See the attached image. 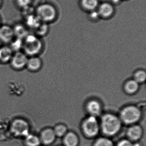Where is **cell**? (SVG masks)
Instances as JSON below:
<instances>
[{
    "label": "cell",
    "mask_w": 146,
    "mask_h": 146,
    "mask_svg": "<svg viewBox=\"0 0 146 146\" xmlns=\"http://www.w3.org/2000/svg\"><path fill=\"white\" fill-rule=\"evenodd\" d=\"M122 126L120 118L112 113H106L102 117L101 129L106 135L112 136L117 134Z\"/></svg>",
    "instance_id": "cell-1"
},
{
    "label": "cell",
    "mask_w": 146,
    "mask_h": 146,
    "mask_svg": "<svg viewBox=\"0 0 146 146\" xmlns=\"http://www.w3.org/2000/svg\"><path fill=\"white\" fill-rule=\"evenodd\" d=\"M42 48V42L36 35L29 34L23 40V48L27 56H36Z\"/></svg>",
    "instance_id": "cell-2"
},
{
    "label": "cell",
    "mask_w": 146,
    "mask_h": 146,
    "mask_svg": "<svg viewBox=\"0 0 146 146\" xmlns=\"http://www.w3.org/2000/svg\"><path fill=\"white\" fill-rule=\"evenodd\" d=\"M142 116L140 108L134 106L125 107L122 109L120 113L121 122L126 124H133L138 122Z\"/></svg>",
    "instance_id": "cell-3"
},
{
    "label": "cell",
    "mask_w": 146,
    "mask_h": 146,
    "mask_svg": "<svg viewBox=\"0 0 146 146\" xmlns=\"http://www.w3.org/2000/svg\"><path fill=\"white\" fill-rule=\"evenodd\" d=\"M35 11L36 16L43 23L52 21L56 16V11L54 7L48 4L39 5Z\"/></svg>",
    "instance_id": "cell-4"
},
{
    "label": "cell",
    "mask_w": 146,
    "mask_h": 146,
    "mask_svg": "<svg viewBox=\"0 0 146 146\" xmlns=\"http://www.w3.org/2000/svg\"><path fill=\"white\" fill-rule=\"evenodd\" d=\"M30 125L25 119L18 118L12 122L10 127L11 132L17 137H25L29 134Z\"/></svg>",
    "instance_id": "cell-5"
},
{
    "label": "cell",
    "mask_w": 146,
    "mask_h": 146,
    "mask_svg": "<svg viewBox=\"0 0 146 146\" xmlns=\"http://www.w3.org/2000/svg\"><path fill=\"white\" fill-rule=\"evenodd\" d=\"M82 129L84 134L88 137L96 136L100 129V125L96 117L90 116L84 121Z\"/></svg>",
    "instance_id": "cell-6"
},
{
    "label": "cell",
    "mask_w": 146,
    "mask_h": 146,
    "mask_svg": "<svg viewBox=\"0 0 146 146\" xmlns=\"http://www.w3.org/2000/svg\"><path fill=\"white\" fill-rule=\"evenodd\" d=\"M28 56L24 52H16L11 59V65L16 70H20L25 67L28 61Z\"/></svg>",
    "instance_id": "cell-7"
},
{
    "label": "cell",
    "mask_w": 146,
    "mask_h": 146,
    "mask_svg": "<svg viewBox=\"0 0 146 146\" xmlns=\"http://www.w3.org/2000/svg\"><path fill=\"white\" fill-rule=\"evenodd\" d=\"M13 28L7 25L0 26V41L5 43H10L14 39Z\"/></svg>",
    "instance_id": "cell-8"
},
{
    "label": "cell",
    "mask_w": 146,
    "mask_h": 146,
    "mask_svg": "<svg viewBox=\"0 0 146 146\" xmlns=\"http://www.w3.org/2000/svg\"><path fill=\"white\" fill-rule=\"evenodd\" d=\"M56 136L53 129L46 128L43 129L40 134V137L41 143L45 145H50L54 142Z\"/></svg>",
    "instance_id": "cell-9"
},
{
    "label": "cell",
    "mask_w": 146,
    "mask_h": 146,
    "mask_svg": "<svg viewBox=\"0 0 146 146\" xmlns=\"http://www.w3.org/2000/svg\"><path fill=\"white\" fill-rule=\"evenodd\" d=\"M86 109L90 116L96 117L100 114L102 108L101 104L98 101L92 100L87 103Z\"/></svg>",
    "instance_id": "cell-10"
},
{
    "label": "cell",
    "mask_w": 146,
    "mask_h": 146,
    "mask_svg": "<svg viewBox=\"0 0 146 146\" xmlns=\"http://www.w3.org/2000/svg\"><path fill=\"white\" fill-rule=\"evenodd\" d=\"M143 129L140 125H132L129 128L127 131V135L129 139L131 141H136L141 137Z\"/></svg>",
    "instance_id": "cell-11"
},
{
    "label": "cell",
    "mask_w": 146,
    "mask_h": 146,
    "mask_svg": "<svg viewBox=\"0 0 146 146\" xmlns=\"http://www.w3.org/2000/svg\"><path fill=\"white\" fill-rule=\"evenodd\" d=\"M41 60L36 56H32L28 58L26 66L31 71L35 72L39 70L42 66Z\"/></svg>",
    "instance_id": "cell-12"
},
{
    "label": "cell",
    "mask_w": 146,
    "mask_h": 146,
    "mask_svg": "<svg viewBox=\"0 0 146 146\" xmlns=\"http://www.w3.org/2000/svg\"><path fill=\"white\" fill-rule=\"evenodd\" d=\"M13 54V51L10 46H5L0 47V62L6 63L10 62Z\"/></svg>",
    "instance_id": "cell-13"
},
{
    "label": "cell",
    "mask_w": 146,
    "mask_h": 146,
    "mask_svg": "<svg viewBox=\"0 0 146 146\" xmlns=\"http://www.w3.org/2000/svg\"><path fill=\"white\" fill-rule=\"evenodd\" d=\"M78 142V137L74 132H68L64 136V143L65 146H77Z\"/></svg>",
    "instance_id": "cell-14"
},
{
    "label": "cell",
    "mask_w": 146,
    "mask_h": 146,
    "mask_svg": "<svg viewBox=\"0 0 146 146\" xmlns=\"http://www.w3.org/2000/svg\"><path fill=\"white\" fill-rule=\"evenodd\" d=\"M14 36L16 38L24 40L29 35L26 27L21 24L17 25L13 27Z\"/></svg>",
    "instance_id": "cell-15"
},
{
    "label": "cell",
    "mask_w": 146,
    "mask_h": 146,
    "mask_svg": "<svg viewBox=\"0 0 146 146\" xmlns=\"http://www.w3.org/2000/svg\"><path fill=\"white\" fill-rule=\"evenodd\" d=\"M24 142L26 146H40L41 143L39 137L30 133L25 137Z\"/></svg>",
    "instance_id": "cell-16"
},
{
    "label": "cell",
    "mask_w": 146,
    "mask_h": 146,
    "mask_svg": "<svg viewBox=\"0 0 146 146\" xmlns=\"http://www.w3.org/2000/svg\"><path fill=\"white\" fill-rule=\"evenodd\" d=\"M139 84L134 79L128 81L125 84V90L126 93L130 94H135L139 89Z\"/></svg>",
    "instance_id": "cell-17"
},
{
    "label": "cell",
    "mask_w": 146,
    "mask_h": 146,
    "mask_svg": "<svg viewBox=\"0 0 146 146\" xmlns=\"http://www.w3.org/2000/svg\"><path fill=\"white\" fill-rule=\"evenodd\" d=\"M113 12L112 7L108 4L105 3L100 6L99 9L100 14L105 17H110Z\"/></svg>",
    "instance_id": "cell-18"
},
{
    "label": "cell",
    "mask_w": 146,
    "mask_h": 146,
    "mask_svg": "<svg viewBox=\"0 0 146 146\" xmlns=\"http://www.w3.org/2000/svg\"><path fill=\"white\" fill-rule=\"evenodd\" d=\"M10 43H11V45L10 47L12 49L13 52H18L20 51L21 48H23V40L17 38L14 39V38Z\"/></svg>",
    "instance_id": "cell-19"
},
{
    "label": "cell",
    "mask_w": 146,
    "mask_h": 146,
    "mask_svg": "<svg viewBox=\"0 0 146 146\" xmlns=\"http://www.w3.org/2000/svg\"><path fill=\"white\" fill-rule=\"evenodd\" d=\"M53 130L56 137H61L64 136L67 133V128L63 124H58L56 125Z\"/></svg>",
    "instance_id": "cell-20"
},
{
    "label": "cell",
    "mask_w": 146,
    "mask_h": 146,
    "mask_svg": "<svg viewBox=\"0 0 146 146\" xmlns=\"http://www.w3.org/2000/svg\"><path fill=\"white\" fill-rule=\"evenodd\" d=\"M83 6L88 10L95 9L98 5L97 0H82Z\"/></svg>",
    "instance_id": "cell-21"
},
{
    "label": "cell",
    "mask_w": 146,
    "mask_h": 146,
    "mask_svg": "<svg viewBox=\"0 0 146 146\" xmlns=\"http://www.w3.org/2000/svg\"><path fill=\"white\" fill-rule=\"evenodd\" d=\"M146 72L143 70H139L134 74V80L138 84L142 83L146 80Z\"/></svg>",
    "instance_id": "cell-22"
},
{
    "label": "cell",
    "mask_w": 146,
    "mask_h": 146,
    "mask_svg": "<svg viewBox=\"0 0 146 146\" xmlns=\"http://www.w3.org/2000/svg\"><path fill=\"white\" fill-rule=\"evenodd\" d=\"M94 146H113V144L110 139L101 137L96 140Z\"/></svg>",
    "instance_id": "cell-23"
},
{
    "label": "cell",
    "mask_w": 146,
    "mask_h": 146,
    "mask_svg": "<svg viewBox=\"0 0 146 146\" xmlns=\"http://www.w3.org/2000/svg\"><path fill=\"white\" fill-rule=\"evenodd\" d=\"M42 23L36 29H35L36 36L44 35L47 32L48 29L47 25L45 23Z\"/></svg>",
    "instance_id": "cell-24"
},
{
    "label": "cell",
    "mask_w": 146,
    "mask_h": 146,
    "mask_svg": "<svg viewBox=\"0 0 146 146\" xmlns=\"http://www.w3.org/2000/svg\"><path fill=\"white\" fill-rule=\"evenodd\" d=\"M32 1V0H16L17 5L23 9L30 6Z\"/></svg>",
    "instance_id": "cell-25"
},
{
    "label": "cell",
    "mask_w": 146,
    "mask_h": 146,
    "mask_svg": "<svg viewBox=\"0 0 146 146\" xmlns=\"http://www.w3.org/2000/svg\"><path fill=\"white\" fill-rule=\"evenodd\" d=\"M117 146H133V144L129 140H123L118 143Z\"/></svg>",
    "instance_id": "cell-26"
},
{
    "label": "cell",
    "mask_w": 146,
    "mask_h": 146,
    "mask_svg": "<svg viewBox=\"0 0 146 146\" xmlns=\"http://www.w3.org/2000/svg\"><path fill=\"white\" fill-rule=\"evenodd\" d=\"M98 13H97L96 12H94L92 13L91 14V17L92 18H97V17H98Z\"/></svg>",
    "instance_id": "cell-27"
},
{
    "label": "cell",
    "mask_w": 146,
    "mask_h": 146,
    "mask_svg": "<svg viewBox=\"0 0 146 146\" xmlns=\"http://www.w3.org/2000/svg\"><path fill=\"white\" fill-rule=\"evenodd\" d=\"M2 4V0H0V7L1 6Z\"/></svg>",
    "instance_id": "cell-28"
},
{
    "label": "cell",
    "mask_w": 146,
    "mask_h": 146,
    "mask_svg": "<svg viewBox=\"0 0 146 146\" xmlns=\"http://www.w3.org/2000/svg\"><path fill=\"white\" fill-rule=\"evenodd\" d=\"M133 146H140V145H139V143H136L135 145H133Z\"/></svg>",
    "instance_id": "cell-29"
}]
</instances>
